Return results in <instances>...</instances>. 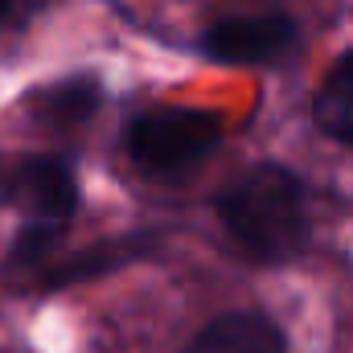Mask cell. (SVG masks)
<instances>
[{
	"label": "cell",
	"mask_w": 353,
	"mask_h": 353,
	"mask_svg": "<svg viewBox=\"0 0 353 353\" xmlns=\"http://www.w3.org/2000/svg\"><path fill=\"white\" fill-rule=\"evenodd\" d=\"M214 214L243 259L263 267L296 263L312 243L308 185L279 161H259L239 173L218 197Z\"/></svg>",
	"instance_id": "1"
},
{
	"label": "cell",
	"mask_w": 353,
	"mask_h": 353,
	"mask_svg": "<svg viewBox=\"0 0 353 353\" xmlns=\"http://www.w3.org/2000/svg\"><path fill=\"white\" fill-rule=\"evenodd\" d=\"M0 210L21 214L8 271H41L79 214V181L58 157H25L0 169Z\"/></svg>",
	"instance_id": "2"
},
{
	"label": "cell",
	"mask_w": 353,
	"mask_h": 353,
	"mask_svg": "<svg viewBox=\"0 0 353 353\" xmlns=\"http://www.w3.org/2000/svg\"><path fill=\"white\" fill-rule=\"evenodd\" d=\"M222 115L205 107H148L123 123V152L136 173L152 181H185L222 144Z\"/></svg>",
	"instance_id": "3"
},
{
	"label": "cell",
	"mask_w": 353,
	"mask_h": 353,
	"mask_svg": "<svg viewBox=\"0 0 353 353\" xmlns=\"http://www.w3.org/2000/svg\"><path fill=\"white\" fill-rule=\"evenodd\" d=\"M197 54L218 66H271L300 54V25L288 12H234L197 33Z\"/></svg>",
	"instance_id": "4"
},
{
	"label": "cell",
	"mask_w": 353,
	"mask_h": 353,
	"mask_svg": "<svg viewBox=\"0 0 353 353\" xmlns=\"http://www.w3.org/2000/svg\"><path fill=\"white\" fill-rule=\"evenodd\" d=\"M185 353H288V333L267 312H222L193 333Z\"/></svg>",
	"instance_id": "5"
},
{
	"label": "cell",
	"mask_w": 353,
	"mask_h": 353,
	"mask_svg": "<svg viewBox=\"0 0 353 353\" xmlns=\"http://www.w3.org/2000/svg\"><path fill=\"white\" fill-rule=\"evenodd\" d=\"M312 123L329 140L353 148V50H345L329 66L325 83L316 87V94H312Z\"/></svg>",
	"instance_id": "6"
},
{
	"label": "cell",
	"mask_w": 353,
	"mask_h": 353,
	"mask_svg": "<svg viewBox=\"0 0 353 353\" xmlns=\"http://www.w3.org/2000/svg\"><path fill=\"white\" fill-rule=\"evenodd\" d=\"M161 234H128V239H107L99 243L94 251L79 255V259H66L62 267H41V288H62V283H74V279H90V275H107L123 263H136L140 255H148L157 247Z\"/></svg>",
	"instance_id": "7"
},
{
	"label": "cell",
	"mask_w": 353,
	"mask_h": 353,
	"mask_svg": "<svg viewBox=\"0 0 353 353\" xmlns=\"http://www.w3.org/2000/svg\"><path fill=\"white\" fill-rule=\"evenodd\" d=\"M103 90L94 79L87 74H70L54 87H46L37 99H33V115L41 123H54V128H66V123H79V119H90L94 107H99Z\"/></svg>",
	"instance_id": "8"
},
{
	"label": "cell",
	"mask_w": 353,
	"mask_h": 353,
	"mask_svg": "<svg viewBox=\"0 0 353 353\" xmlns=\"http://www.w3.org/2000/svg\"><path fill=\"white\" fill-rule=\"evenodd\" d=\"M8 4H12V0H0V21H4V12H8Z\"/></svg>",
	"instance_id": "9"
}]
</instances>
